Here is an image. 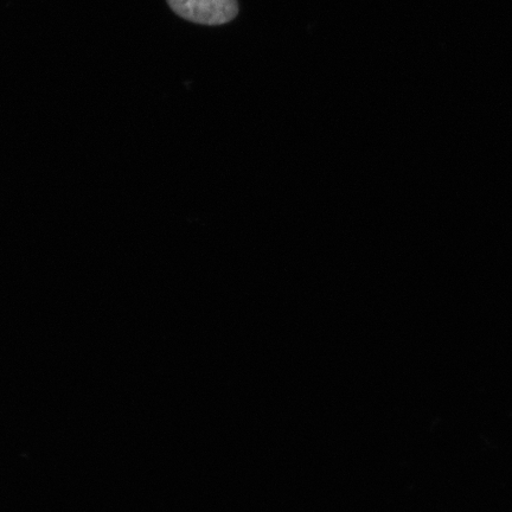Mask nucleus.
<instances>
[{
    "mask_svg": "<svg viewBox=\"0 0 512 512\" xmlns=\"http://www.w3.org/2000/svg\"><path fill=\"white\" fill-rule=\"evenodd\" d=\"M176 15L202 25H222L239 14L238 0H166Z\"/></svg>",
    "mask_w": 512,
    "mask_h": 512,
    "instance_id": "nucleus-1",
    "label": "nucleus"
}]
</instances>
